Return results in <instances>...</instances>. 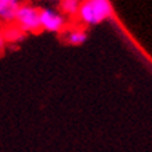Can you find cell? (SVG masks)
I'll use <instances>...</instances> for the list:
<instances>
[{"instance_id": "5", "label": "cell", "mask_w": 152, "mask_h": 152, "mask_svg": "<svg viewBox=\"0 0 152 152\" xmlns=\"http://www.w3.org/2000/svg\"><path fill=\"white\" fill-rule=\"evenodd\" d=\"M66 41L70 45H81L87 41V34L84 29H71L66 35Z\"/></svg>"}, {"instance_id": "3", "label": "cell", "mask_w": 152, "mask_h": 152, "mask_svg": "<svg viewBox=\"0 0 152 152\" xmlns=\"http://www.w3.org/2000/svg\"><path fill=\"white\" fill-rule=\"evenodd\" d=\"M39 23H41V28L43 29L50 32H57L63 29L66 21L59 13H56L53 10L42 9L39 10Z\"/></svg>"}, {"instance_id": "4", "label": "cell", "mask_w": 152, "mask_h": 152, "mask_svg": "<svg viewBox=\"0 0 152 152\" xmlns=\"http://www.w3.org/2000/svg\"><path fill=\"white\" fill-rule=\"evenodd\" d=\"M20 7L18 0H0V21L13 23Z\"/></svg>"}, {"instance_id": "2", "label": "cell", "mask_w": 152, "mask_h": 152, "mask_svg": "<svg viewBox=\"0 0 152 152\" xmlns=\"http://www.w3.org/2000/svg\"><path fill=\"white\" fill-rule=\"evenodd\" d=\"M14 21L23 32H38L41 29L39 10L32 4H20Z\"/></svg>"}, {"instance_id": "8", "label": "cell", "mask_w": 152, "mask_h": 152, "mask_svg": "<svg viewBox=\"0 0 152 152\" xmlns=\"http://www.w3.org/2000/svg\"><path fill=\"white\" fill-rule=\"evenodd\" d=\"M4 45H6V39H4V37H3V32L0 31V52L4 49Z\"/></svg>"}, {"instance_id": "6", "label": "cell", "mask_w": 152, "mask_h": 152, "mask_svg": "<svg viewBox=\"0 0 152 152\" xmlns=\"http://www.w3.org/2000/svg\"><path fill=\"white\" fill-rule=\"evenodd\" d=\"M3 37L6 42H20L21 39H24L25 32H23L18 27H10L3 32Z\"/></svg>"}, {"instance_id": "7", "label": "cell", "mask_w": 152, "mask_h": 152, "mask_svg": "<svg viewBox=\"0 0 152 152\" xmlns=\"http://www.w3.org/2000/svg\"><path fill=\"white\" fill-rule=\"evenodd\" d=\"M80 7H81V0H61V9L70 15L78 14Z\"/></svg>"}, {"instance_id": "1", "label": "cell", "mask_w": 152, "mask_h": 152, "mask_svg": "<svg viewBox=\"0 0 152 152\" xmlns=\"http://www.w3.org/2000/svg\"><path fill=\"white\" fill-rule=\"evenodd\" d=\"M80 18L89 25L99 24L112 15V7L109 0H85L80 7Z\"/></svg>"}]
</instances>
